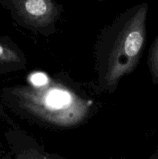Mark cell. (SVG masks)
Here are the masks:
<instances>
[{
    "instance_id": "1",
    "label": "cell",
    "mask_w": 158,
    "mask_h": 159,
    "mask_svg": "<svg viewBox=\"0 0 158 159\" xmlns=\"http://www.w3.org/2000/svg\"><path fill=\"white\" fill-rule=\"evenodd\" d=\"M148 4L133 6L121 13L99 36L96 44L99 87L114 92L120 79L136 69L147 40Z\"/></svg>"
},
{
    "instance_id": "2",
    "label": "cell",
    "mask_w": 158,
    "mask_h": 159,
    "mask_svg": "<svg viewBox=\"0 0 158 159\" xmlns=\"http://www.w3.org/2000/svg\"><path fill=\"white\" fill-rule=\"evenodd\" d=\"M20 104L30 114L45 122L68 127L80 123L88 113V104L59 85L40 88L24 86L18 90Z\"/></svg>"
},
{
    "instance_id": "3",
    "label": "cell",
    "mask_w": 158,
    "mask_h": 159,
    "mask_svg": "<svg viewBox=\"0 0 158 159\" xmlns=\"http://www.w3.org/2000/svg\"><path fill=\"white\" fill-rule=\"evenodd\" d=\"M17 14L31 26L42 28L54 23L59 7L50 0H23L13 2Z\"/></svg>"
},
{
    "instance_id": "4",
    "label": "cell",
    "mask_w": 158,
    "mask_h": 159,
    "mask_svg": "<svg viewBox=\"0 0 158 159\" xmlns=\"http://www.w3.org/2000/svg\"><path fill=\"white\" fill-rule=\"evenodd\" d=\"M147 64L151 75L152 82L155 85H158V35L150 48Z\"/></svg>"
},
{
    "instance_id": "5",
    "label": "cell",
    "mask_w": 158,
    "mask_h": 159,
    "mask_svg": "<svg viewBox=\"0 0 158 159\" xmlns=\"http://www.w3.org/2000/svg\"><path fill=\"white\" fill-rule=\"evenodd\" d=\"M29 82L33 87L40 88L47 85L50 81L49 78L46 74L42 72H36L29 76Z\"/></svg>"
},
{
    "instance_id": "6",
    "label": "cell",
    "mask_w": 158,
    "mask_h": 159,
    "mask_svg": "<svg viewBox=\"0 0 158 159\" xmlns=\"http://www.w3.org/2000/svg\"><path fill=\"white\" fill-rule=\"evenodd\" d=\"M18 59L16 53L9 49H6L5 47L0 44V60L6 61H16Z\"/></svg>"
},
{
    "instance_id": "7",
    "label": "cell",
    "mask_w": 158,
    "mask_h": 159,
    "mask_svg": "<svg viewBox=\"0 0 158 159\" xmlns=\"http://www.w3.org/2000/svg\"><path fill=\"white\" fill-rule=\"evenodd\" d=\"M150 159H158V150L155 152L154 155L151 157V158Z\"/></svg>"
}]
</instances>
